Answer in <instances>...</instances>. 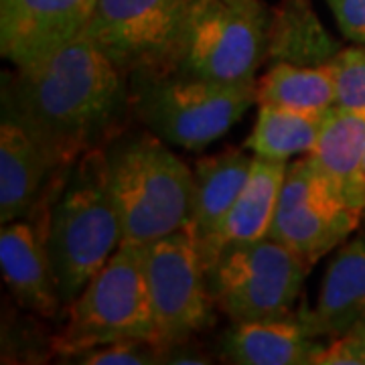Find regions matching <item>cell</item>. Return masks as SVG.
Wrapping results in <instances>:
<instances>
[{
    "label": "cell",
    "instance_id": "1",
    "mask_svg": "<svg viewBox=\"0 0 365 365\" xmlns=\"http://www.w3.org/2000/svg\"><path fill=\"white\" fill-rule=\"evenodd\" d=\"M4 116L39 144L53 169H69L116 140L132 110L130 86L83 35L4 83Z\"/></svg>",
    "mask_w": 365,
    "mask_h": 365
},
{
    "label": "cell",
    "instance_id": "2",
    "mask_svg": "<svg viewBox=\"0 0 365 365\" xmlns=\"http://www.w3.org/2000/svg\"><path fill=\"white\" fill-rule=\"evenodd\" d=\"M106 177L122 223V244L146 246L191 225L193 170L153 132L108 144Z\"/></svg>",
    "mask_w": 365,
    "mask_h": 365
},
{
    "label": "cell",
    "instance_id": "3",
    "mask_svg": "<svg viewBox=\"0 0 365 365\" xmlns=\"http://www.w3.org/2000/svg\"><path fill=\"white\" fill-rule=\"evenodd\" d=\"M122 244L104 150L78 160L51 209L45 246L63 307H69Z\"/></svg>",
    "mask_w": 365,
    "mask_h": 365
},
{
    "label": "cell",
    "instance_id": "4",
    "mask_svg": "<svg viewBox=\"0 0 365 365\" xmlns=\"http://www.w3.org/2000/svg\"><path fill=\"white\" fill-rule=\"evenodd\" d=\"M132 112L167 144L205 148L240 122L256 102V83H223L185 71L136 78Z\"/></svg>",
    "mask_w": 365,
    "mask_h": 365
},
{
    "label": "cell",
    "instance_id": "5",
    "mask_svg": "<svg viewBox=\"0 0 365 365\" xmlns=\"http://www.w3.org/2000/svg\"><path fill=\"white\" fill-rule=\"evenodd\" d=\"M67 309L66 327L53 339L59 355L76 357L91 347L124 339H144L157 345L146 287V248L120 244Z\"/></svg>",
    "mask_w": 365,
    "mask_h": 365
},
{
    "label": "cell",
    "instance_id": "6",
    "mask_svg": "<svg viewBox=\"0 0 365 365\" xmlns=\"http://www.w3.org/2000/svg\"><path fill=\"white\" fill-rule=\"evenodd\" d=\"M197 0H98L83 37L126 78L179 71Z\"/></svg>",
    "mask_w": 365,
    "mask_h": 365
},
{
    "label": "cell",
    "instance_id": "7",
    "mask_svg": "<svg viewBox=\"0 0 365 365\" xmlns=\"http://www.w3.org/2000/svg\"><path fill=\"white\" fill-rule=\"evenodd\" d=\"M309 270L292 250L264 237L223 250L205 274L220 311L242 323L292 313Z\"/></svg>",
    "mask_w": 365,
    "mask_h": 365
},
{
    "label": "cell",
    "instance_id": "8",
    "mask_svg": "<svg viewBox=\"0 0 365 365\" xmlns=\"http://www.w3.org/2000/svg\"><path fill=\"white\" fill-rule=\"evenodd\" d=\"M270 16L260 0H197L179 71L223 83H254L268 49Z\"/></svg>",
    "mask_w": 365,
    "mask_h": 365
},
{
    "label": "cell",
    "instance_id": "9",
    "mask_svg": "<svg viewBox=\"0 0 365 365\" xmlns=\"http://www.w3.org/2000/svg\"><path fill=\"white\" fill-rule=\"evenodd\" d=\"M146 287L163 351L189 343L215 323V300L199 242L187 225L146 244Z\"/></svg>",
    "mask_w": 365,
    "mask_h": 365
},
{
    "label": "cell",
    "instance_id": "10",
    "mask_svg": "<svg viewBox=\"0 0 365 365\" xmlns=\"http://www.w3.org/2000/svg\"><path fill=\"white\" fill-rule=\"evenodd\" d=\"M361 213L343 201L311 158H299L288 165L268 237L313 266L347 242L361 222Z\"/></svg>",
    "mask_w": 365,
    "mask_h": 365
},
{
    "label": "cell",
    "instance_id": "11",
    "mask_svg": "<svg viewBox=\"0 0 365 365\" xmlns=\"http://www.w3.org/2000/svg\"><path fill=\"white\" fill-rule=\"evenodd\" d=\"M98 0H0V49L16 69L45 61L79 39Z\"/></svg>",
    "mask_w": 365,
    "mask_h": 365
},
{
    "label": "cell",
    "instance_id": "12",
    "mask_svg": "<svg viewBox=\"0 0 365 365\" xmlns=\"http://www.w3.org/2000/svg\"><path fill=\"white\" fill-rule=\"evenodd\" d=\"M287 169V160L254 157L248 181L227 211L225 220L213 234L199 242L205 272L222 256L223 250L258 242L270 235Z\"/></svg>",
    "mask_w": 365,
    "mask_h": 365
},
{
    "label": "cell",
    "instance_id": "13",
    "mask_svg": "<svg viewBox=\"0 0 365 365\" xmlns=\"http://www.w3.org/2000/svg\"><path fill=\"white\" fill-rule=\"evenodd\" d=\"M325 343L314 337L304 313L242 321L223 335L222 355L237 365H313Z\"/></svg>",
    "mask_w": 365,
    "mask_h": 365
},
{
    "label": "cell",
    "instance_id": "14",
    "mask_svg": "<svg viewBox=\"0 0 365 365\" xmlns=\"http://www.w3.org/2000/svg\"><path fill=\"white\" fill-rule=\"evenodd\" d=\"M0 266L4 282L21 307L47 319L59 313L63 302L53 278L45 234L21 220L2 223Z\"/></svg>",
    "mask_w": 365,
    "mask_h": 365
},
{
    "label": "cell",
    "instance_id": "15",
    "mask_svg": "<svg viewBox=\"0 0 365 365\" xmlns=\"http://www.w3.org/2000/svg\"><path fill=\"white\" fill-rule=\"evenodd\" d=\"M304 319L319 339L347 335L365 325V240L357 237L341 246L329 262L319 300Z\"/></svg>",
    "mask_w": 365,
    "mask_h": 365
},
{
    "label": "cell",
    "instance_id": "16",
    "mask_svg": "<svg viewBox=\"0 0 365 365\" xmlns=\"http://www.w3.org/2000/svg\"><path fill=\"white\" fill-rule=\"evenodd\" d=\"M55 173L49 158L16 122L0 124V222L11 223L33 213L47 177Z\"/></svg>",
    "mask_w": 365,
    "mask_h": 365
},
{
    "label": "cell",
    "instance_id": "17",
    "mask_svg": "<svg viewBox=\"0 0 365 365\" xmlns=\"http://www.w3.org/2000/svg\"><path fill=\"white\" fill-rule=\"evenodd\" d=\"M343 47L333 39L311 0H280L272 9L266 57L272 63L327 66Z\"/></svg>",
    "mask_w": 365,
    "mask_h": 365
},
{
    "label": "cell",
    "instance_id": "18",
    "mask_svg": "<svg viewBox=\"0 0 365 365\" xmlns=\"http://www.w3.org/2000/svg\"><path fill=\"white\" fill-rule=\"evenodd\" d=\"M254 157L242 148H227L211 157L199 158L193 170V211L191 230L203 242L225 220L237 195L248 181Z\"/></svg>",
    "mask_w": 365,
    "mask_h": 365
},
{
    "label": "cell",
    "instance_id": "19",
    "mask_svg": "<svg viewBox=\"0 0 365 365\" xmlns=\"http://www.w3.org/2000/svg\"><path fill=\"white\" fill-rule=\"evenodd\" d=\"M365 155V108L333 106L317 143L307 153L327 182L343 197V187Z\"/></svg>",
    "mask_w": 365,
    "mask_h": 365
},
{
    "label": "cell",
    "instance_id": "20",
    "mask_svg": "<svg viewBox=\"0 0 365 365\" xmlns=\"http://www.w3.org/2000/svg\"><path fill=\"white\" fill-rule=\"evenodd\" d=\"M256 102L327 114L337 106L335 67L333 63L314 67L274 63L272 69L256 83Z\"/></svg>",
    "mask_w": 365,
    "mask_h": 365
},
{
    "label": "cell",
    "instance_id": "21",
    "mask_svg": "<svg viewBox=\"0 0 365 365\" xmlns=\"http://www.w3.org/2000/svg\"><path fill=\"white\" fill-rule=\"evenodd\" d=\"M327 114H311L284 106L260 104L254 130L246 146L254 157L288 160L300 153H311Z\"/></svg>",
    "mask_w": 365,
    "mask_h": 365
},
{
    "label": "cell",
    "instance_id": "22",
    "mask_svg": "<svg viewBox=\"0 0 365 365\" xmlns=\"http://www.w3.org/2000/svg\"><path fill=\"white\" fill-rule=\"evenodd\" d=\"M76 364L83 365H150L165 364V351L144 339L114 341L91 347L76 355Z\"/></svg>",
    "mask_w": 365,
    "mask_h": 365
},
{
    "label": "cell",
    "instance_id": "23",
    "mask_svg": "<svg viewBox=\"0 0 365 365\" xmlns=\"http://www.w3.org/2000/svg\"><path fill=\"white\" fill-rule=\"evenodd\" d=\"M331 63L337 76V104L365 108V45L341 49Z\"/></svg>",
    "mask_w": 365,
    "mask_h": 365
},
{
    "label": "cell",
    "instance_id": "24",
    "mask_svg": "<svg viewBox=\"0 0 365 365\" xmlns=\"http://www.w3.org/2000/svg\"><path fill=\"white\" fill-rule=\"evenodd\" d=\"M345 39L365 45V0H325Z\"/></svg>",
    "mask_w": 365,
    "mask_h": 365
},
{
    "label": "cell",
    "instance_id": "25",
    "mask_svg": "<svg viewBox=\"0 0 365 365\" xmlns=\"http://www.w3.org/2000/svg\"><path fill=\"white\" fill-rule=\"evenodd\" d=\"M313 365H365V353L353 333L341 335L325 343Z\"/></svg>",
    "mask_w": 365,
    "mask_h": 365
},
{
    "label": "cell",
    "instance_id": "26",
    "mask_svg": "<svg viewBox=\"0 0 365 365\" xmlns=\"http://www.w3.org/2000/svg\"><path fill=\"white\" fill-rule=\"evenodd\" d=\"M343 201L349 207L365 211V155L343 187Z\"/></svg>",
    "mask_w": 365,
    "mask_h": 365
},
{
    "label": "cell",
    "instance_id": "27",
    "mask_svg": "<svg viewBox=\"0 0 365 365\" xmlns=\"http://www.w3.org/2000/svg\"><path fill=\"white\" fill-rule=\"evenodd\" d=\"M349 333H353V335L357 337V341H359V345H361V349H364V353H365V325L355 327V329H353V331H349Z\"/></svg>",
    "mask_w": 365,
    "mask_h": 365
}]
</instances>
